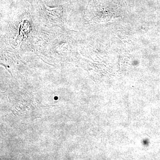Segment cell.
<instances>
[{
    "instance_id": "obj_1",
    "label": "cell",
    "mask_w": 160,
    "mask_h": 160,
    "mask_svg": "<svg viewBox=\"0 0 160 160\" xmlns=\"http://www.w3.org/2000/svg\"><path fill=\"white\" fill-rule=\"evenodd\" d=\"M119 6L116 0H91L88 7L95 21L106 22L116 18Z\"/></svg>"
}]
</instances>
